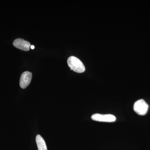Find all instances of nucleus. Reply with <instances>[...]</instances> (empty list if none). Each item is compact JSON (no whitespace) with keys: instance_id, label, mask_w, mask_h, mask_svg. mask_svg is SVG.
Segmentation results:
<instances>
[{"instance_id":"nucleus-1","label":"nucleus","mask_w":150,"mask_h":150,"mask_svg":"<svg viewBox=\"0 0 150 150\" xmlns=\"http://www.w3.org/2000/svg\"><path fill=\"white\" fill-rule=\"evenodd\" d=\"M67 64L71 70L75 72L82 73L85 71V67L82 62L75 56L69 57L67 60Z\"/></svg>"},{"instance_id":"nucleus-2","label":"nucleus","mask_w":150,"mask_h":150,"mask_svg":"<svg viewBox=\"0 0 150 150\" xmlns=\"http://www.w3.org/2000/svg\"><path fill=\"white\" fill-rule=\"evenodd\" d=\"M149 105L144 100L140 99L134 103V110L137 114L140 115H144L147 113L149 109Z\"/></svg>"},{"instance_id":"nucleus-3","label":"nucleus","mask_w":150,"mask_h":150,"mask_svg":"<svg viewBox=\"0 0 150 150\" xmlns=\"http://www.w3.org/2000/svg\"><path fill=\"white\" fill-rule=\"evenodd\" d=\"M93 121L103 122H113L116 121V117L112 114H102L95 113L91 116Z\"/></svg>"},{"instance_id":"nucleus-4","label":"nucleus","mask_w":150,"mask_h":150,"mask_svg":"<svg viewBox=\"0 0 150 150\" xmlns=\"http://www.w3.org/2000/svg\"><path fill=\"white\" fill-rule=\"evenodd\" d=\"M32 73L29 71H25L23 73L20 80V86L22 88H26L30 83L32 79Z\"/></svg>"},{"instance_id":"nucleus-5","label":"nucleus","mask_w":150,"mask_h":150,"mask_svg":"<svg viewBox=\"0 0 150 150\" xmlns=\"http://www.w3.org/2000/svg\"><path fill=\"white\" fill-rule=\"evenodd\" d=\"M13 45L16 48L24 51H29L30 47V43L29 42L21 38H17L14 40Z\"/></svg>"},{"instance_id":"nucleus-6","label":"nucleus","mask_w":150,"mask_h":150,"mask_svg":"<svg viewBox=\"0 0 150 150\" xmlns=\"http://www.w3.org/2000/svg\"><path fill=\"white\" fill-rule=\"evenodd\" d=\"M36 144H37L38 150H47V146L45 141L40 135L36 136Z\"/></svg>"},{"instance_id":"nucleus-7","label":"nucleus","mask_w":150,"mask_h":150,"mask_svg":"<svg viewBox=\"0 0 150 150\" xmlns=\"http://www.w3.org/2000/svg\"><path fill=\"white\" fill-rule=\"evenodd\" d=\"M30 48L31 49H34V48H35V46H33V45H32V46H30Z\"/></svg>"}]
</instances>
